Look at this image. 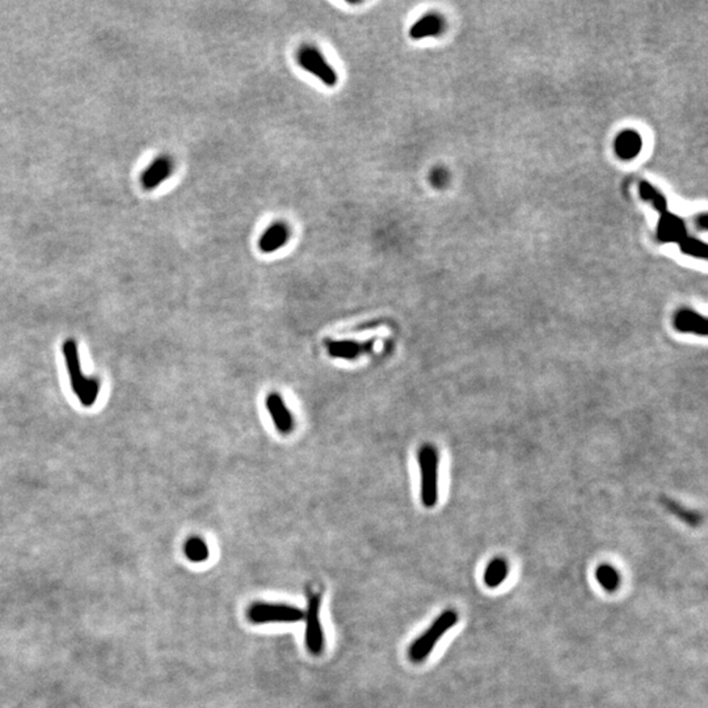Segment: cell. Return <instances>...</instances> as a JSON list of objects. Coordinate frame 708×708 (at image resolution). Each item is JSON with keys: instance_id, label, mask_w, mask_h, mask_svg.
<instances>
[{"instance_id": "1", "label": "cell", "mask_w": 708, "mask_h": 708, "mask_svg": "<svg viewBox=\"0 0 708 708\" xmlns=\"http://www.w3.org/2000/svg\"><path fill=\"white\" fill-rule=\"evenodd\" d=\"M420 496L425 508H434L439 501V457L437 449L427 443L419 450Z\"/></svg>"}, {"instance_id": "2", "label": "cell", "mask_w": 708, "mask_h": 708, "mask_svg": "<svg viewBox=\"0 0 708 708\" xmlns=\"http://www.w3.org/2000/svg\"><path fill=\"white\" fill-rule=\"evenodd\" d=\"M63 354L70 373L71 386L78 395L84 407H91L99 395V382L93 378H86L80 370L79 354L74 341H66L63 345Z\"/></svg>"}, {"instance_id": "3", "label": "cell", "mask_w": 708, "mask_h": 708, "mask_svg": "<svg viewBox=\"0 0 708 708\" xmlns=\"http://www.w3.org/2000/svg\"><path fill=\"white\" fill-rule=\"evenodd\" d=\"M458 613H455L454 610L443 611L439 618L432 623L429 629L410 644L409 658L413 662H422L432 653L439 639L458 622Z\"/></svg>"}, {"instance_id": "4", "label": "cell", "mask_w": 708, "mask_h": 708, "mask_svg": "<svg viewBox=\"0 0 708 708\" xmlns=\"http://www.w3.org/2000/svg\"><path fill=\"white\" fill-rule=\"evenodd\" d=\"M251 622L262 623H295L305 618V613L300 608L282 603H253L248 610Z\"/></svg>"}, {"instance_id": "5", "label": "cell", "mask_w": 708, "mask_h": 708, "mask_svg": "<svg viewBox=\"0 0 708 708\" xmlns=\"http://www.w3.org/2000/svg\"><path fill=\"white\" fill-rule=\"evenodd\" d=\"M320 606L321 597L319 594H311L307 602V611L303 618L306 619V647L314 656H319L324 649V632L320 622Z\"/></svg>"}, {"instance_id": "6", "label": "cell", "mask_w": 708, "mask_h": 708, "mask_svg": "<svg viewBox=\"0 0 708 708\" xmlns=\"http://www.w3.org/2000/svg\"><path fill=\"white\" fill-rule=\"evenodd\" d=\"M298 62L302 69L311 72L316 78H319L326 86L333 87L338 84V74L335 69L329 65L326 58L321 55L318 49L312 46H303L298 51Z\"/></svg>"}, {"instance_id": "7", "label": "cell", "mask_w": 708, "mask_h": 708, "mask_svg": "<svg viewBox=\"0 0 708 708\" xmlns=\"http://www.w3.org/2000/svg\"><path fill=\"white\" fill-rule=\"evenodd\" d=\"M265 406L274 422L276 429L279 430L281 434H290L294 429V418L282 399V396L277 392H272L265 399Z\"/></svg>"}, {"instance_id": "8", "label": "cell", "mask_w": 708, "mask_h": 708, "mask_svg": "<svg viewBox=\"0 0 708 708\" xmlns=\"http://www.w3.org/2000/svg\"><path fill=\"white\" fill-rule=\"evenodd\" d=\"M673 327L679 333H691L699 338H706L708 333L707 319L694 309H679L673 318Z\"/></svg>"}, {"instance_id": "9", "label": "cell", "mask_w": 708, "mask_h": 708, "mask_svg": "<svg viewBox=\"0 0 708 708\" xmlns=\"http://www.w3.org/2000/svg\"><path fill=\"white\" fill-rule=\"evenodd\" d=\"M374 348V341L357 342V341H328L327 350L333 359H357L363 354H368Z\"/></svg>"}, {"instance_id": "10", "label": "cell", "mask_w": 708, "mask_h": 708, "mask_svg": "<svg viewBox=\"0 0 708 708\" xmlns=\"http://www.w3.org/2000/svg\"><path fill=\"white\" fill-rule=\"evenodd\" d=\"M290 236V229L285 223H274L270 226L269 229L264 232V235L260 238V250L264 253H272L274 251L282 248Z\"/></svg>"}, {"instance_id": "11", "label": "cell", "mask_w": 708, "mask_h": 708, "mask_svg": "<svg viewBox=\"0 0 708 708\" xmlns=\"http://www.w3.org/2000/svg\"><path fill=\"white\" fill-rule=\"evenodd\" d=\"M443 29V21L436 15H428L421 18L418 22L412 25L409 30V37L412 40H421L425 37L439 36Z\"/></svg>"}, {"instance_id": "12", "label": "cell", "mask_w": 708, "mask_h": 708, "mask_svg": "<svg viewBox=\"0 0 708 708\" xmlns=\"http://www.w3.org/2000/svg\"><path fill=\"white\" fill-rule=\"evenodd\" d=\"M171 172H172L171 160L166 156H161L159 159L155 160L149 167V170L145 172L143 185L147 189H152V188L158 187L160 182H163L164 180L167 179L170 176Z\"/></svg>"}, {"instance_id": "13", "label": "cell", "mask_w": 708, "mask_h": 708, "mask_svg": "<svg viewBox=\"0 0 708 708\" xmlns=\"http://www.w3.org/2000/svg\"><path fill=\"white\" fill-rule=\"evenodd\" d=\"M509 566L504 559L496 558L489 561L484 570V582L489 588H497L508 576Z\"/></svg>"}, {"instance_id": "14", "label": "cell", "mask_w": 708, "mask_h": 708, "mask_svg": "<svg viewBox=\"0 0 708 708\" xmlns=\"http://www.w3.org/2000/svg\"><path fill=\"white\" fill-rule=\"evenodd\" d=\"M641 147V140L635 133H624L617 140V151L619 155L624 159H631L638 155Z\"/></svg>"}, {"instance_id": "15", "label": "cell", "mask_w": 708, "mask_h": 708, "mask_svg": "<svg viewBox=\"0 0 708 708\" xmlns=\"http://www.w3.org/2000/svg\"><path fill=\"white\" fill-rule=\"evenodd\" d=\"M596 577L599 585L606 592H615L620 584L618 570L610 564H601L596 570Z\"/></svg>"}, {"instance_id": "16", "label": "cell", "mask_w": 708, "mask_h": 708, "mask_svg": "<svg viewBox=\"0 0 708 708\" xmlns=\"http://www.w3.org/2000/svg\"><path fill=\"white\" fill-rule=\"evenodd\" d=\"M184 551H185L187 558L194 563H202L209 559V547H208L206 542L203 539L197 538V537L190 538L185 543Z\"/></svg>"}, {"instance_id": "17", "label": "cell", "mask_w": 708, "mask_h": 708, "mask_svg": "<svg viewBox=\"0 0 708 708\" xmlns=\"http://www.w3.org/2000/svg\"><path fill=\"white\" fill-rule=\"evenodd\" d=\"M664 236L665 240H679L682 236H683V226H682V222L672 217V215H667V220H662V223H661V227H660V236Z\"/></svg>"}, {"instance_id": "18", "label": "cell", "mask_w": 708, "mask_h": 708, "mask_svg": "<svg viewBox=\"0 0 708 708\" xmlns=\"http://www.w3.org/2000/svg\"><path fill=\"white\" fill-rule=\"evenodd\" d=\"M682 250L686 253L694 255V256L706 258V246L699 241H695V240H688V241L686 240L685 244L682 246Z\"/></svg>"}, {"instance_id": "19", "label": "cell", "mask_w": 708, "mask_h": 708, "mask_svg": "<svg viewBox=\"0 0 708 708\" xmlns=\"http://www.w3.org/2000/svg\"><path fill=\"white\" fill-rule=\"evenodd\" d=\"M641 192H643L644 197H648V199H650V201H653V203L657 206L658 209H665V201H664L662 197H660L657 193L649 187L648 184H643Z\"/></svg>"}, {"instance_id": "20", "label": "cell", "mask_w": 708, "mask_h": 708, "mask_svg": "<svg viewBox=\"0 0 708 708\" xmlns=\"http://www.w3.org/2000/svg\"><path fill=\"white\" fill-rule=\"evenodd\" d=\"M446 178H448V175L445 171L436 170L432 175V181L436 187H443L446 184Z\"/></svg>"}]
</instances>
